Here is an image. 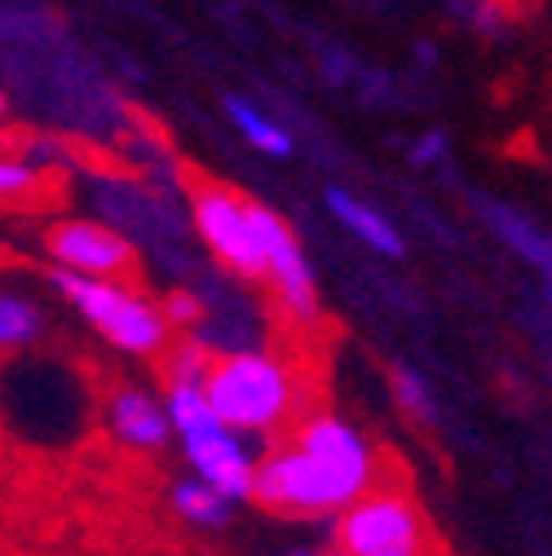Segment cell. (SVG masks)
Instances as JSON below:
<instances>
[{"mask_svg": "<svg viewBox=\"0 0 552 556\" xmlns=\"http://www.w3.org/2000/svg\"><path fill=\"white\" fill-rule=\"evenodd\" d=\"M447 155V137L442 132H425L416 147H411V164L416 168H429V164H438Z\"/></svg>", "mask_w": 552, "mask_h": 556, "instance_id": "obj_19", "label": "cell"}, {"mask_svg": "<svg viewBox=\"0 0 552 556\" xmlns=\"http://www.w3.org/2000/svg\"><path fill=\"white\" fill-rule=\"evenodd\" d=\"M327 203H331V213L340 217V226L350 230L354 239H363L372 252H380V256H402V239H398L393 222L380 217L372 203L354 199L350 190H327Z\"/></svg>", "mask_w": 552, "mask_h": 556, "instance_id": "obj_11", "label": "cell"}, {"mask_svg": "<svg viewBox=\"0 0 552 556\" xmlns=\"http://www.w3.org/2000/svg\"><path fill=\"white\" fill-rule=\"evenodd\" d=\"M393 397H398V406L411 415V420H421V425L434 420V393L416 371H406V367L393 371Z\"/></svg>", "mask_w": 552, "mask_h": 556, "instance_id": "obj_16", "label": "cell"}, {"mask_svg": "<svg viewBox=\"0 0 552 556\" xmlns=\"http://www.w3.org/2000/svg\"><path fill=\"white\" fill-rule=\"evenodd\" d=\"M164 376H168V384H209V376H213V354L203 350V344L186 340V344H177V350L168 354Z\"/></svg>", "mask_w": 552, "mask_h": 556, "instance_id": "obj_15", "label": "cell"}, {"mask_svg": "<svg viewBox=\"0 0 552 556\" xmlns=\"http://www.w3.org/2000/svg\"><path fill=\"white\" fill-rule=\"evenodd\" d=\"M164 406L173 415V429H177L195 472L203 481H213L217 491L230 495V500H252L256 464L248 459V451L235 438V429L217 415V406L209 402L203 384H173Z\"/></svg>", "mask_w": 552, "mask_h": 556, "instance_id": "obj_1", "label": "cell"}, {"mask_svg": "<svg viewBox=\"0 0 552 556\" xmlns=\"http://www.w3.org/2000/svg\"><path fill=\"white\" fill-rule=\"evenodd\" d=\"M500 5H504V0H500Z\"/></svg>", "mask_w": 552, "mask_h": 556, "instance_id": "obj_23", "label": "cell"}, {"mask_svg": "<svg viewBox=\"0 0 552 556\" xmlns=\"http://www.w3.org/2000/svg\"><path fill=\"white\" fill-rule=\"evenodd\" d=\"M340 556H425L429 530L421 508L398 491H367L336 521Z\"/></svg>", "mask_w": 552, "mask_h": 556, "instance_id": "obj_4", "label": "cell"}, {"mask_svg": "<svg viewBox=\"0 0 552 556\" xmlns=\"http://www.w3.org/2000/svg\"><path fill=\"white\" fill-rule=\"evenodd\" d=\"M40 309L23 296L0 292V350H23V344L40 340Z\"/></svg>", "mask_w": 552, "mask_h": 556, "instance_id": "obj_14", "label": "cell"}, {"mask_svg": "<svg viewBox=\"0 0 552 556\" xmlns=\"http://www.w3.org/2000/svg\"><path fill=\"white\" fill-rule=\"evenodd\" d=\"M5 115H10V102H5V93H0V124H5Z\"/></svg>", "mask_w": 552, "mask_h": 556, "instance_id": "obj_21", "label": "cell"}, {"mask_svg": "<svg viewBox=\"0 0 552 556\" xmlns=\"http://www.w3.org/2000/svg\"><path fill=\"white\" fill-rule=\"evenodd\" d=\"M164 314H168V323H190L199 309H195V301H190V296H168Z\"/></svg>", "mask_w": 552, "mask_h": 556, "instance_id": "obj_20", "label": "cell"}, {"mask_svg": "<svg viewBox=\"0 0 552 556\" xmlns=\"http://www.w3.org/2000/svg\"><path fill=\"white\" fill-rule=\"evenodd\" d=\"M53 288L124 354H160L168 344V314L147 296L120 288L115 278H93V274L58 265Z\"/></svg>", "mask_w": 552, "mask_h": 556, "instance_id": "obj_3", "label": "cell"}, {"mask_svg": "<svg viewBox=\"0 0 552 556\" xmlns=\"http://www.w3.org/2000/svg\"><path fill=\"white\" fill-rule=\"evenodd\" d=\"M226 115H230V124L243 132V142L256 147L261 155H269V160H288V155H292V132H288L279 119H269L261 106H252V102H243V98H230V102H226Z\"/></svg>", "mask_w": 552, "mask_h": 556, "instance_id": "obj_12", "label": "cell"}, {"mask_svg": "<svg viewBox=\"0 0 552 556\" xmlns=\"http://www.w3.org/2000/svg\"><path fill=\"white\" fill-rule=\"evenodd\" d=\"M45 252L62 269H80L93 278H124L137 265L133 243L102 222H58L45 235Z\"/></svg>", "mask_w": 552, "mask_h": 556, "instance_id": "obj_9", "label": "cell"}, {"mask_svg": "<svg viewBox=\"0 0 552 556\" xmlns=\"http://www.w3.org/2000/svg\"><path fill=\"white\" fill-rule=\"evenodd\" d=\"M252 500L269 513H288V517H318V513H340L331 481L323 468L292 442L284 451H274L252 481Z\"/></svg>", "mask_w": 552, "mask_h": 556, "instance_id": "obj_7", "label": "cell"}, {"mask_svg": "<svg viewBox=\"0 0 552 556\" xmlns=\"http://www.w3.org/2000/svg\"><path fill=\"white\" fill-rule=\"evenodd\" d=\"M203 393L235 433H265L284 425L297 402L292 371L269 354H230L213 363Z\"/></svg>", "mask_w": 552, "mask_h": 556, "instance_id": "obj_2", "label": "cell"}, {"mask_svg": "<svg viewBox=\"0 0 552 556\" xmlns=\"http://www.w3.org/2000/svg\"><path fill=\"white\" fill-rule=\"evenodd\" d=\"M190 217L199 239L209 243V252L226 269H235L239 278H265V248H261L252 199H243L230 186L199 181L190 190Z\"/></svg>", "mask_w": 552, "mask_h": 556, "instance_id": "obj_5", "label": "cell"}, {"mask_svg": "<svg viewBox=\"0 0 552 556\" xmlns=\"http://www.w3.org/2000/svg\"><path fill=\"white\" fill-rule=\"evenodd\" d=\"M297 556H310V552H297Z\"/></svg>", "mask_w": 552, "mask_h": 556, "instance_id": "obj_22", "label": "cell"}, {"mask_svg": "<svg viewBox=\"0 0 552 556\" xmlns=\"http://www.w3.org/2000/svg\"><path fill=\"white\" fill-rule=\"evenodd\" d=\"M40 186V168H32L27 160L0 155V199H27Z\"/></svg>", "mask_w": 552, "mask_h": 556, "instance_id": "obj_17", "label": "cell"}, {"mask_svg": "<svg viewBox=\"0 0 552 556\" xmlns=\"http://www.w3.org/2000/svg\"><path fill=\"white\" fill-rule=\"evenodd\" d=\"M252 213H256V230H261V248H265V278L274 283L284 309L297 323H314L318 318V288H314L310 261H305L292 226L265 203H252Z\"/></svg>", "mask_w": 552, "mask_h": 556, "instance_id": "obj_8", "label": "cell"}, {"mask_svg": "<svg viewBox=\"0 0 552 556\" xmlns=\"http://www.w3.org/2000/svg\"><path fill=\"white\" fill-rule=\"evenodd\" d=\"M495 222H500V230H504V235H509V239H513L530 261H539V265H543V274L552 278V243H548L543 235H535V230H530L526 222H517V217H495Z\"/></svg>", "mask_w": 552, "mask_h": 556, "instance_id": "obj_18", "label": "cell"}, {"mask_svg": "<svg viewBox=\"0 0 552 556\" xmlns=\"http://www.w3.org/2000/svg\"><path fill=\"white\" fill-rule=\"evenodd\" d=\"M173 508H177L181 521L203 526V530H217V526L230 521V495H222L217 485H213V481H203V477H195V481H177V485H173Z\"/></svg>", "mask_w": 552, "mask_h": 556, "instance_id": "obj_13", "label": "cell"}, {"mask_svg": "<svg viewBox=\"0 0 552 556\" xmlns=\"http://www.w3.org/2000/svg\"><path fill=\"white\" fill-rule=\"evenodd\" d=\"M106 420H111L115 438L128 442V446H137V451H160L168 442V433H173L168 406H160L142 389H120L111 397V406H106Z\"/></svg>", "mask_w": 552, "mask_h": 556, "instance_id": "obj_10", "label": "cell"}, {"mask_svg": "<svg viewBox=\"0 0 552 556\" xmlns=\"http://www.w3.org/2000/svg\"><path fill=\"white\" fill-rule=\"evenodd\" d=\"M297 446L323 468L340 508H350L359 495L372 491V477H376L372 446L363 442L359 429L336 420V415H314V420H305L301 433H297Z\"/></svg>", "mask_w": 552, "mask_h": 556, "instance_id": "obj_6", "label": "cell"}]
</instances>
